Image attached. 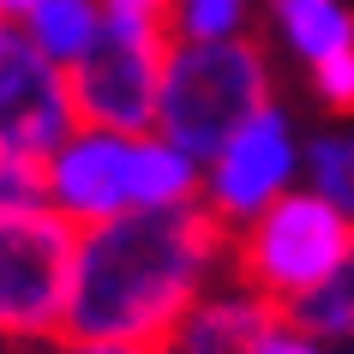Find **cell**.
<instances>
[{
  "label": "cell",
  "mask_w": 354,
  "mask_h": 354,
  "mask_svg": "<svg viewBox=\"0 0 354 354\" xmlns=\"http://www.w3.org/2000/svg\"><path fill=\"white\" fill-rule=\"evenodd\" d=\"M270 24H277L282 48L306 73L354 48V6L348 0H270Z\"/></svg>",
  "instance_id": "8fae6325"
},
{
  "label": "cell",
  "mask_w": 354,
  "mask_h": 354,
  "mask_svg": "<svg viewBox=\"0 0 354 354\" xmlns=\"http://www.w3.org/2000/svg\"><path fill=\"white\" fill-rule=\"evenodd\" d=\"M288 318H295V324H306L313 336H324L330 348L354 354V252L336 264V270L318 282L300 306H288Z\"/></svg>",
  "instance_id": "4fadbf2b"
},
{
  "label": "cell",
  "mask_w": 354,
  "mask_h": 354,
  "mask_svg": "<svg viewBox=\"0 0 354 354\" xmlns=\"http://www.w3.org/2000/svg\"><path fill=\"white\" fill-rule=\"evenodd\" d=\"M306 187L354 223V120H330L306 132Z\"/></svg>",
  "instance_id": "7c38bea8"
},
{
  "label": "cell",
  "mask_w": 354,
  "mask_h": 354,
  "mask_svg": "<svg viewBox=\"0 0 354 354\" xmlns=\"http://www.w3.org/2000/svg\"><path fill=\"white\" fill-rule=\"evenodd\" d=\"M223 277H234V228L205 205L96 223L78 234L66 336L162 348Z\"/></svg>",
  "instance_id": "6da1fadb"
},
{
  "label": "cell",
  "mask_w": 354,
  "mask_h": 354,
  "mask_svg": "<svg viewBox=\"0 0 354 354\" xmlns=\"http://www.w3.org/2000/svg\"><path fill=\"white\" fill-rule=\"evenodd\" d=\"M205 162H192L162 132H109L78 127L60 150L42 156V198L78 228L138 216V210L198 205Z\"/></svg>",
  "instance_id": "7a4b0ae2"
},
{
  "label": "cell",
  "mask_w": 354,
  "mask_h": 354,
  "mask_svg": "<svg viewBox=\"0 0 354 354\" xmlns=\"http://www.w3.org/2000/svg\"><path fill=\"white\" fill-rule=\"evenodd\" d=\"M0 354H6V348H0Z\"/></svg>",
  "instance_id": "7402d4cb"
},
{
  "label": "cell",
  "mask_w": 354,
  "mask_h": 354,
  "mask_svg": "<svg viewBox=\"0 0 354 354\" xmlns=\"http://www.w3.org/2000/svg\"><path fill=\"white\" fill-rule=\"evenodd\" d=\"M6 30H12V24H6V19H0V42H6Z\"/></svg>",
  "instance_id": "44dd1931"
},
{
  "label": "cell",
  "mask_w": 354,
  "mask_h": 354,
  "mask_svg": "<svg viewBox=\"0 0 354 354\" xmlns=\"http://www.w3.org/2000/svg\"><path fill=\"white\" fill-rule=\"evenodd\" d=\"M42 354H156V348H132V342H84V336H60Z\"/></svg>",
  "instance_id": "d6986e66"
},
{
  "label": "cell",
  "mask_w": 354,
  "mask_h": 354,
  "mask_svg": "<svg viewBox=\"0 0 354 354\" xmlns=\"http://www.w3.org/2000/svg\"><path fill=\"white\" fill-rule=\"evenodd\" d=\"M109 12V37L120 42H174V0H102Z\"/></svg>",
  "instance_id": "9a60e30c"
},
{
  "label": "cell",
  "mask_w": 354,
  "mask_h": 354,
  "mask_svg": "<svg viewBox=\"0 0 354 354\" xmlns=\"http://www.w3.org/2000/svg\"><path fill=\"white\" fill-rule=\"evenodd\" d=\"M252 0H174V42H246Z\"/></svg>",
  "instance_id": "5bb4252c"
},
{
  "label": "cell",
  "mask_w": 354,
  "mask_h": 354,
  "mask_svg": "<svg viewBox=\"0 0 354 354\" xmlns=\"http://www.w3.org/2000/svg\"><path fill=\"white\" fill-rule=\"evenodd\" d=\"M37 198H42V162H30V156L0 145V210L37 205Z\"/></svg>",
  "instance_id": "e0dca14e"
},
{
  "label": "cell",
  "mask_w": 354,
  "mask_h": 354,
  "mask_svg": "<svg viewBox=\"0 0 354 354\" xmlns=\"http://www.w3.org/2000/svg\"><path fill=\"white\" fill-rule=\"evenodd\" d=\"M37 6H48V0H0V19H6V24H24Z\"/></svg>",
  "instance_id": "ffe728a7"
},
{
  "label": "cell",
  "mask_w": 354,
  "mask_h": 354,
  "mask_svg": "<svg viewBox=\"0 0 354 354\" xmlns=\"http://www.w3.org/2000/svg\"><path fill=\"white\" fill-rule=\"evenodd\" d=\"M277 102V66L259 42H174L162 60L156 132L210 162L259 109Z\"/></svg>",
  "instance_id": "3957f363"
},
{
  "label": "cell",
  "mask_w": 354,
  "mask_h": 354,
  "mask_svg": "<svg viewBox=\"0 0 354 354\" xmlns=\"http://www.w3.org/2000/svg\"><path fill=\"white\" fill-rule=\"evenodd\" d=\"M19 30H24V42H30L37 55L55 60L60 73H78V66L109 42V12H102V0H48V6H37V12L19 24Z\"/></svg>",
  "instance_id": "30bf717a"
},
{
  "label": "cell",
  "mask_w": 354,
  "mask_h": 354,
  "mask_svg": "<svg viewBox=\"0 0 354 354\" xmlns=\"http://www.w3.org/2000/svg\"><path fill=\"white\" fill-rule=\"evenodd\" d=\"M306 84H313V102L330 114V120H354V48L336 55V60H324V66H313Z\"/></svg>",
  "instance_id": "2e32d148"
},
{
  "label": "cell",
  "mask_w": 354,
  "mask_h": 354,
  "mask_svg": "<svg viewBox=\"0 0 354 354\" xmlns=\"http://www.w3.org/2000/svg\"><path fill=\"white\" fill-rule=\"evenodd\" d=\"M78 132L73 73H60L48 55H37L24 30L12 24L0 42V145L42 162Z\"/></svg>",
  "instance_id": "52a82bcc"
},
{
  "label": "cell",
  "mask_w": 354,
  "mask_h": 354,
  "mask_svg": "<svg viewBox=\"0 0 354 354\" xmlns=\"http://www.w3.org/2000/svg\"><path fill=\"white\" fill-rule=\"evenodd\" d=\"M306 187V127L288 102H270L228 138L216 156L205 162V192L198 205L216 216L223 228H246L252 216Z\"/></svg>",
  "instance_id": "8992f818"
},
{
  "label": "cell",
  "mask_w": 354,
  "mask_h": 354,
  "mask_svg": "<svg viewBox=\"0 0 354 354\" xmlns=\"http://www.w3.org/2000/svg\"><path fill=\"white\" fill-rule=\"evenodd\" d=\"M348 252H354V223L313 187L277 198L264 216L234 228V277L252 295H264L277 313L300 306Z\"/></svg>",
  "instance_id": "5b68a950"
},
{
  "label": "cell",
  "mask_w": 354,
  "mask_h": 354,
  "mask_svg": "<svg viewBox=\"0 0 354 354\" xmlns=\"http://www.w3.org/2000/svg\"><path fill=\"white\" fill-rule=\"evenodd\" d=\"M78 234L48 198L0 210V348L42 354L66 336L73 318V264Z\"/></svg>",
  "instance_id": "277c9868"
},
{
  "label": "cell",
  "mask_w": 354,
  "mask_h": 354,
  "mask_svg": "<svg viewBox=\"0 0 354 354\" xmlns=\"http://www.w3.org/2000/svg\"><path fill=\"white\" fill-rule=\"evenodd\" d=\"M264 354H342V348H330L324 336H313L306 324H295V318L282 313L270 324V336H264Z\"/></svg>",
  "instance_id": "ac0fdd59"
},
{
  "label": "cell",
  "mask_w": 354,
  "mask_h": 354,
  "mask_svg": "<svg viewBox=\"0 0 354 354\" xmlns=\"http://www.w3.org/2000/svg\"><path fill=\"white\" fill-rule=\"evenodd\" d=\"M277 318L282 313L264 295H252L241 277H223L174 324V336L156 354H264V336H270Z\"/></svg>",
  "instance_id": "9c48e42d"
},
{
  "label": "cell",
  "mask_w": 354,
  "mask_h": 354,
  "mask_svg": "<svg viewBox=\"0 0 354 354\" xmlns=\"http://www.w3.org/2000/svg\"><path fill=\"white\" fill-rule=\"evenodd\" d=\"M174 48V42H168ZM168 48L156 42H120L109 37L84 66L73 73L78 127L109 132H156V96H162V60Z\"/></svg>",
  "instance_id": "ba28073f"
}]
</instances>
